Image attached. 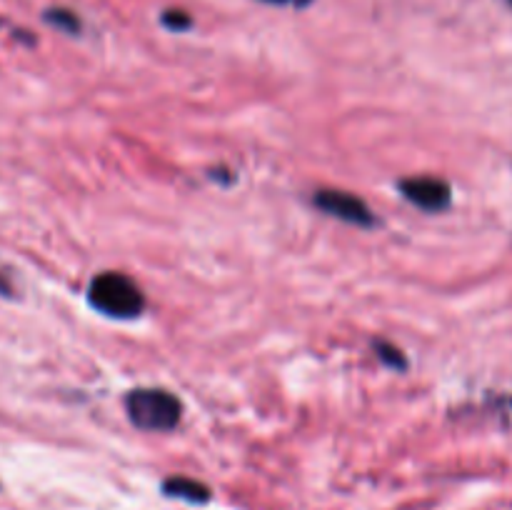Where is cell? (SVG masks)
<instances>
[{
    "label": "cell",
    "mask_w": 512,
    "mask_h": 510,
    "mask_svg": "<svg viewBox=\"0 0 512 510\" xmlns=\"http://www.w3.org/2000/svg\"><path fill=\"white\" fill-rule=\"evenodd\" d=\"M375 353H378V358L383 360L385 365H390V368L403 370L405 365H408V360H405L403 350H400L398 345L388 343V340H375Z\"/></svg>",
    "instance_id": "8992f818"
},
{
    "label": "cell",
    "mask_w": 512,
    "mask_h": 510,
    "mask_svg": "<svg viewBox=\"0 0 512 510\" xmlns=\"http://www.w3.org/2000/svg\"><path fill=\"white\" fill-rule=\"evenodd\" d=\"M88 300L95 310H100L108 318L130 320L138 318L145 308V295L135 280L123 273H100L90 280Z\"/></svg>",
    "instance_id": "7a4b0ae2"
},
{
    "label": "cell",
    "mask_w": 512,
    "mask_h": 510,
    "mask_svg": "<svg viewBox=\"0 0 512 510\" xmlns=\"http://www.w3.org/2000/svg\"><path fill=\"white\" fill-rule=\"evenodd\" d=\"M315 205L323 213L333 215V218L343 220V223L358 225V228H373L375 220H378L373 210H370V205L360 195L345 193V190H318L315 193Z\"/></svg>",
    "instance_id": "3957f363"
},
{
    "label": "cell",
    "mask_w": 512,
    "mask_h": 510,
    "mask_svg": "<svg viewBox=\"0 0 512 510\" xmlns=\"http://www.w3.org/2000/svg\"><path fill=\"white\" fill-rule=\"evenodd\" d=\"M165 25H168V28H175V30H183V28H188L190 25V18L185 13H180V10H170V13H165Z\"/></svg>",
    "instance_id": "ba28073f"
},
{
    "label": "cell",
    "mask_w": 512,
    "mask_h": 510,
    "mask_svg": "<svg viewBox=\"0 0 512 510\" xmlns=\"http://www.w3.org/2000/svg\"><path fill=\"white\" fill-rule=\"evenodd\" d=\"M163 493L168 495V498H178L193 505H205L213 498L208 485L200 483V480L195 478H185V475H173V478L163 480Z\"/></svg>",
    "instance_id": "5b68a950"
},
{
    "label": "cell",
    "mask_w": 512,
    "mask_h": 510,
    "mask_svg": "<svg viewBox=\"0 0 512 510\" xmlns=\"http://www.w3.org/2000/svg\"><path fill=\"white\" fill-rule=\"evenodd\" d=\"M45 18H48L50 23L58 25V28L68 30V33H75V30H78V18H75L73 13H68V10H48Z\"/></svg>",
    "instance_id": "52a82bcc"
},
{
    "label": "cell",
    "mask_w": 512,
    "mask_h": 510,
    "mask_svg": "<svg viewBox=\"0 0 512 510\" xmlns=\"http://www.w3.org/2000/svg\"><path fill=\"white\" fill-rule=\"evenodd\" d=\"M510 3H512V0H510Z\"/></svg>",
    "instance_id": "8fae6325"
},
{
    "label": "cell",
    "mask_w": 512,
    "mask_h": 510,
    "mask_svg": "<svg viewBox=\"0 0 512 510\" xmlns=\"http://www.w3.org/2000/svg\"><path fill=\"white\" fill-rule=\"evenodd\" d=\"M0 295H10V285L5 280V275H0Z\"/></svg>",
    "instance_id": "9c48e42d"
},
{
    "label": "cell",
    "mask_w": 512,
    "mask_h": 510,
    "mask_svg": "<svg viewBox=\"0 0 512 510\" xmlns=\"http://www.w3.org/2000/svg\"><path fill=\"white\" fill-rule=\"evenodd\" d=\"M125 413L135 428L148 433H170L183 418V403L170 390L135 388L125 395Z\"/></svg>",
    "instance_id": "6da1fadb"
},
{
    "label": "cell",
    "mask_w": 512,
    "mask_h": 510,
    "mask_svg": "<svg viewBox=\"0 0 512 510\" xmlns=\"http://www.w3.org/2000/svg\"><path fill=\"white\" fill-rule=\"evenodd\" d=\"M400 193L408 203L418 205L420 210H428V213H438L445 210L453 200V190L445 180L430 178V175H418V178H405L400 180Z\"/></svg>",
    "instance_id": "277c9868"
},
{
    "label": "cell",
    "mask_w": 512,
    "mask_h": 510,
    "mask_svg": "<svg viewBox=\"0 0 512 510\" xmlns=\"http://www.w3.org/2000/svg\"><path fill=\"white\" fill-rule=\"evenodd\" d=\"M265 3H295V5H303L308 0H265Z\"/></svg>",
    "instance_id": "30bf717a"
}]
</instances>
